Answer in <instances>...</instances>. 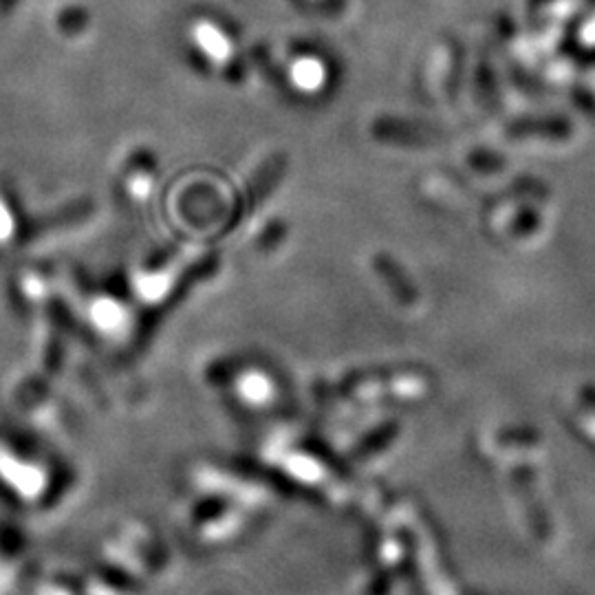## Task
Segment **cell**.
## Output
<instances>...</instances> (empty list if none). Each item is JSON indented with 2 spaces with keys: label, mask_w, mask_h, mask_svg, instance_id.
Masks as SVG:
<instances>
[{
  "label": "cell",
  "mask_w": 595,
  "mask_h": 595,
  "mask_svg": "<svg viewBox=\"0 0 595 595\" xmlns=\"http://www.w3.org/2000/svg\"><path fill=\"white\" fill-rule=\"evenodd\" d=\"M93 212H95L93 199L71 201L67 205H62V208H58L56 212L42 216V219H38L36 223H31L29 234L40 236V234H49L53 230H62V227H69L73 223L86 221L89 216H93Z\"/></svg>",
  "instance_id": "6da1fadb"
}]
</instances>
